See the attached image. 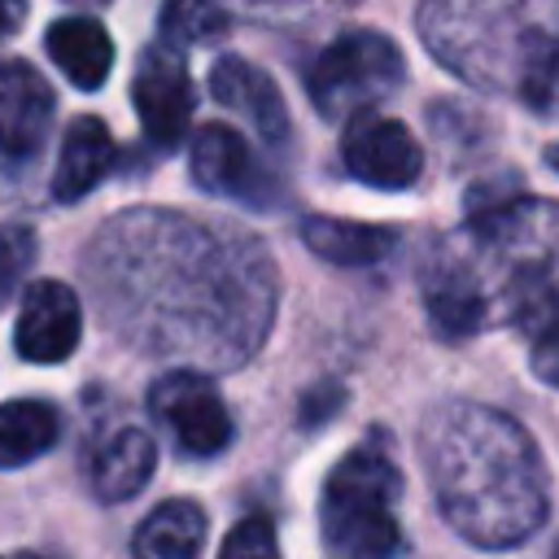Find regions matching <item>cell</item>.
I'll return each mask as SVG.
<instances>
[{
  "label": "cell",
  "instance_id": "obj_12",
  "mask_svg": "<svg viewBox=\"0 0 559 559\" xmlns=\"http://www.w3.org/2000/svg\"><path fill=\"white\" fill-rule=\"evenodd\" d=\"M210 92L218 105L240 114L262 140H271V144L288 140V105H284L280 87L271 83V74H262L253 61L231 57V52L218 57L210 70Z\"/></svg>",
  "mask_w": 559,
  "mask_h": 559
},
{
  "label": "cell",
  "instance_id": "obj_19",
  "mask_svg": "<svg viewBox=\"0 0 559 559\" xmlns=\"http://www.w3.org/2000/svg\"><path fill=\"white\" fill-rule=\"evenodd\" d=\"M57 441V411L48 402L22 397L0 406V467L35 463Z\"/></svg>",
  "mask_w": 559,
  "mask_h": 559
},
{
  "label": "cell",
  "instance_id": "obj_1",
  "mask_svg": "<svg viewBox=\"0 0 559 559\" xmlns=\"http://www.w3.org/2000/svg\"><path fill=\"white\" fill-rule=\"evenodd\" d=\"M83 262L105 323L148 354L236 367L271 328V258L236 227L140 205L109 218Z\"/></svg>",
  "mask_w": 559,
  "mask_h": 559
},
{
  "label": "cell",
  "instance_id": "obj_4",
  "mask_svg": "<svg viewBox=\"0 0 559 559\" xmlns=\"http://www.w3.org/2000/svg\"><path fill=\"white\" fill-rule=\"evenodd\" d=\"M419 35L480 92L533 109L559 96V0H419Z\"/></svg>",
  "mask_w": 559,
  "mask_h": 559
},
{
  "label": "cell",
  "instance_id": "obj_5",
  "mask_svg": "<svg viewBox=\"0 0 559 559\" xmlns=\"http://www.w3.org/2000/svg\"><path fill=\"white\" fill-rule=\"evenodd\" d=\"M397 498H402V476L393 459L376 445L349 450L323 480V498H319L323 546L336 559H393L402 550V528L393 515Z\"/></svg>",
  "mask_w": 559,
  "mask_h": 559
},
{
  "label": "cell",
  "instance_id": "obj_17",
  "mask_svg": "<svg viewBox=\"0 0 559 559\" xmlns=\"http://www.w3.org/2000/svg\"><path fill=\"white\" fill-rule=\"evenodd\" d=\"M205 546V511L188 498H170L135 528V559H197Z\"/></svg>",
  "mask_w": 559,
  "mask_h": 559
},
{
  "label": "cell",
  "instance_id": "obj_16",
  "mask_svg": "<svg viewBox=\"0 0 559 559\" xmlns=\"http://www.w3.org/2000/svg\"><path fill=\"white\" fill-rule=\"evenodd\" d=\"M44 48L57 61V70L83 92H96L114 70V44H109V35H105V26L96 17H61V22H52L48 35H44Z\"/></svg>",
  "mask_w": 559,
  "mask_h": 559
},
{
  "label": "cell",
  "instance_id": "obj_2",
  "mask_svg": "<svg viewBox=\"0 0 559 559\" xmlns=\"http://www.w3.org/2000/svg\"><path fill=\"white\" fill-rule=\"evenodd\" d=\"M424 306L441 336L459 341L493 319L528 328L559 306V201L493 197L445 236L424 266Z\"/></svg>",
  "mask_w": 559,
  "mask_h": 559
},
{
  "label": "cell",
  "instance_id": "obj_28",
  "mask_svg": "<svg viewBox=\"0 0 559 559\" xmlns=\"http://www.w3.org/2000/svg\"><path fill=\"white\" fill-rule=\"evenodd\" d=\"M74 4H109V0H74Z\"/></svg>",
  "mask_w": 559,
  "mask_h": 559
},
{
  "label": "cell",
  "instance_id": "obj_21",
  "mask_svg": "<svg viewBox=\"0 0 559 559\" xmlns=\"http://www.w3.org/2000/svg\"><path fill=\"white\" fill-rule=\"evenodd\" d=\"M35 231L26 223H0V306L17 293V284L31 275L35 266Z\"/></svg>",
  "mask_w": 559,
  "mask_h": 559
},
{
  "label": "cell",
  "instance_id": "obj_10",
  "mask_svg": "<svg viewBox=\"0 0 559 559\" xmlns=\"http://www.w3.org/2000/svg\"><path fill=\"white\" fill-rule=\"evenodd\" d=\"M83 332V306L70 284L35 280L22 297V314L13 328V345L26 362H61L74 354Z\"/></svg>",
  "mask_w": 559,
  "mask_h": 559
},
{
  "label": "cell",
  "instance_id": "obj_3",
  "mask_svg": "<svg viewBox=\"0 0 559 559\" xmlns=\"http://www.w3.org/2000/svg\"><path fill=\"white\" fill-rule=\"evenodd\" d=\"M419 459L450 528L485 550L520 546L550 511L533 437L485 402H441L419 428Z\"/></svg>",
  "mask_w": 559,
  "mask_h": 559
},
{
  "label": "cell",
  "instance_id": "obj_7",
  "mask_svg": "<svg viewBox=\"0 0 559 559\" xmlns=\"http://www.w3.org/2000/svg\"><path fill=\"white\" fill-rule=\"evenodd\" d=\"M148 411L166 424L183 454L210 459L231 441V415L218 389L197 371H166L148 393Z\"/></svg>",
  "mask_w": 559,
  "mask_h": 559
},
{
  "label": "cell",
  "instance_id": "obj_11",
  "mask_svg": "<svg viewBox=\"0 0 559 559\" xmlns=\"http://www.w3.org/2000/svg\"><path fill=\"white\" fill-rule=\"evenodd\" d=\"M52 127V87L31 61H0V153L31 157Z\"/></svg>",
  "mask_w": 559,
  "mask_h": 559
},
{
  "label": "cell",
  "instance_id": "obj_18",
  "mask_svg": "<svg viewBox=\"0 0 559 559\" xmlns=\"http://www.w3.org/2000/svg\"><path fill=\"white\" fill-rule=\"evenodd\" d=\"M301 240L310 245V253H319L323 262H336V266H367V262H380L397 236L389 227H376V223H349V218H323V214H310L301 218Z\"/></svg>",
  "mask_w": 559,
  "mask_h": 559
},
{
  "label": "cell",
  "instance_id": "obj_13",
  "mask_svg": "<svg viewBox=\"0 0 559 559\" xmlns=\"http://www.w3.org/2000/svg\"><path fill=\"white\" fill-rule=\"evenodd\" d=\"M153 467H157V445L144 428H131V424L105 428L87 450V480L100 502L135 498L148 485Z\"/></svg>",
  "mask_w": 559,
  "mask_h": 559
},
{
  "label": "cell",
  "instance_id": "obj_6",
  "mask_svg": "<svg viewBox=\"0 0 559 559\" xmlns=\"http://www.w3.org/2000/svg\"><path fill=\"white\" fill-rule=\"evenodd\" d=\"M406 79L402 48L380 31L336 35L306 70V92L323 118H354L393 96Z\"/></svg>",
  "mask_w": 559,
  "mask_h": 559
},
{
  "label": "cell",
  "instance_id": "obj_9",
  "mask_svg": "<svg viewBox=\"0 0 559 559\" xmlns=\"http://www.w3.org/2000/svg\"><path fill=\"white\" fill-rule=\"evenodd\" d=\"M131 100H135V114H140V127L148 135V144L157 148H175L183 135H188V122H192V79L179 61L175 48H148L135 66V79H131Z\"/></svg>",
  "mask_w": 559,
  "mask_h": 559
},
{
  "label": "cell",
  "instance_id": "obj_26",
  "mask_svg": "<svg viewBox=\"0 0 559 559\" xmlns=\"http://www.w3.org/2000/svg\"><path fill=\"white\" fill-rule=\"evenodd\" d=\"M0 559H44V555H35V550H17V555H0Z\"/></svg>",
  "mask_w": 559,
  "mask_h": 559
},
{
  "label": "cell",
  "instance_id": "obj_29",
  "mask_svg": "<svg viewBox=\"0 0 559 559\" xmlns=\"http://www.w3.org/2000/svg\"><path fill=\"white\" fill-rule=\"evenodd\" d=\"M550 559H559V546H555V550H550Z\"/></svg>",
  "mask_w": 559,
  "mask_h": 559
},
{
  "label": "cell",
  "instance_id": "obj_23",
  "mask_svg": "<svg viewBox=\"0 0 559 559\" xmlns=\"http://www.w3.org/2000/svg\"><path fill=\"white\" fill-rule=\"evenodd\" d=\"M218 559H280L275 528H271L266 520H258V515L240 520V524L227 533V542H223Z\"/></svg>",
  "mask_w": 559,
  "mask_h": 559
},
{
  "label": "cell",
  "instance_id": "obj_14",
  "mask_svg": "<svg viewBox=\"0 0 559 559\" xmlns=\"http://www.w3.org/2000/svg\"><path fill=\"white\" fill-rule=\"evenodd\" d=\"M192 179L210 197H253L258 192V166L245 144V135L227 122H205L192 131Z\"/></svg>",
  "mask_w": 559,
  "mask_h": 559
},
{
  "label": "cell",
  "instance_id": "obj_27",
  "mask_svg": "<svg viewBox=\"0 0 559 559\" xmlns=\"http://www.w3.org/2000/svg\"><path fill=\"white\" fill-rule=\"evenodd\" d=\"M550 166L559 170V140H555V148H550Z\"/></svg>",
  "mask_w": 559,
  "mask_h": 559
},
{
  "label": "cell",
  "instance_id": "obj_25",
  "mask_svg": "<svg viewBox=\"0 0 559 559\" xmlns=\"http://www.w3.org/2000/svg\"><path fill=\"white\" fill-rule=\"evenodd\" d=\"M22 22H26V0H0V44L17 35Z\"/></svg>",
  "mask_w": 559,
  "mask_h": 559
},
{
  "label": "cell",
  "instance_id": "obj_8",
  "mask_svg": "<svg viewBox=\"0 0 559 559\" xmlns=\"http://www.w3.org/2000/svg\"><path fill=\"white\" fill-rule=\"evenodd\" d=\"M341 157H345V170L354 179H362L367 188H384V192L411 188L424 170V153H419L415 135L397 118H384L371 109L354 114L345 122Z\"/></svg>",
  "mask_w": 559,
  "mask_h": 559
},
{
  "label": "cell",
  "instance_id": "obj_15",
  "mask_svg": "<svg viewBox=\"0 0 559 559\" xmlns=\"http://www.w3.org/2000/svg\"><path fill=\"white\" fill-rule=\"evenodd\" d=\"M118 148H114V135L100 118L83 114L66 127L61 135V153H57V170H52V197L57 201H79L87 197L114 166Z\"/></svg>",
  "mask_w": 559,
  "mask_h": 559
},
{
  "label": "cell",
  "instance_id": "obj_24",
  "mask_svg": "<svg viewBox=\"0 0 559 559\" xmlns=\"http://www.w3.org/2000/svg\"><path fill=\"white\" fill-rule=\"evenodd\" d=\"M253 13H310V9H328V4H345V0H236Z\"/></svg>",
  "mask_w": 559,
  "mask_h": 559
},
{
  "label": "cell",
  "instance_id": "obj_22",
  "mask_svg": "<svg viewBox=\"0 0 559 559\" xmlns=\"http://www.w3.org/2000/svg\"><path fill=\"white\" fill-rule=\"evenodd\" d=\"M524 336H528V345H533V371L546 380V384H555L559 389V306L555 310H546V314H537L528 328H520Z\"/></svg>",
  "mask_w": 559,
  "mask_h": 559
},
{
  "label": "cell",
  "instance_id": "obj_20",
  "mask_svg": "<svg viewBox=\"0 0 559 559\" xmlns=\"http://www.w3.org/2000/svg\"><path fill=\"white\" fill-rule=\"evenodd\" d=\"M227 4L223 0H166L162 4V44L166 48H192L214 44L227 35Z\"/></svg>",
  "mask_w": 559,
  "mask_h": 559
}]
</instances>
